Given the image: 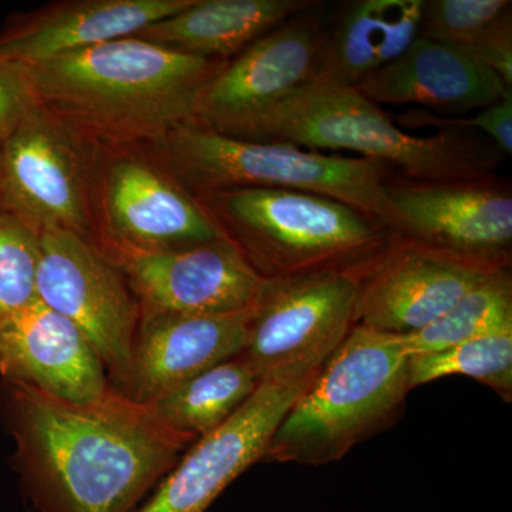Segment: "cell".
I'll return each instance as SVG.
<instances>
[{
	"label": "cell",
	"mask_w": 512,
	"mask_h": 512,
	"mask_svg": "<svg viewBox=\"0 0 512 512\" xmlns=\"http://www.w3.org/2000/svg\"><path fill=\"white\" fill-rule=\"evenodd\" d=\"M360 276L322 271L266 279L242 353L261 382L318 375L356 325Z\"/></svg>",
	"instance_id": "cell-9"
},
{
	"label": "cell",
	"mask_w": 512,
	"mask_h": 512,
	"mask_svg": "<svg viewBox=\"0 0 512 512\" xmlns=\"http://www.w3.org/2000/svg\"><path fill=\"white\" fill-rule=\"evenodd\" d=\"M497 271L397 237L360 276L356 325L419 332Z\"/></svg>",
	"instance_id": "cell-15"
},
{
	"label": "cell",
	"mask_w": 512,
	"mask_h": 512,
	"mask_svg": "<svg viewBox=\"0 0 512 512\" xmlns=\"http://www.w3.org/2000/svg\"><path fill=\"white\" fill-rule=\"evenodd\" d=\"M424 0H350L326 19L318 77L359 87L420 35Z\"/></svg>",
	"instance_id": "cell-20"
},
{
	"label": "cell",
	"mask_w": 512,
	"mask_h": 512,
	"mask_svg": "<svg viewBox=\"0 0 512 512\" xmlns=\"http://www.w3.org/2000/svg\"><path fill=\"white\" fill-rule=\"evenodd\" d=\"M93 222L92 239L101 247L153 251L224 238L156 144H99Z\"/></svg>",
	"instance_id": "cell-7"
},
{
	"label": "cell",
	"mask_w": 512,
	"mask_h": 512,
	"mask_svg": "<svg viewBox=\"0 0 512 512\" xmlns=\"http://www.w3.org/2000/svg\"><path fill=\"white\" fill-rule=\"evenodd\" d=\"M36 292L89 338L120 390L130 375L140 308L117 266L92 238L42 231Z\"/></svg>",
	"instance_id": "cell-10"
},
{
	"label": "cell",
	"mask_w": 512,
	"mask_h": 512,
	"mask_svg": "<svg viewBox=\"0 0 512 512\" xmlns=\"http://www.w3.org/2000/svg\"><path fill=\"white\" fill-rule=\"evenodd\" d=\"M261 384L244 355L205 370L148 404L165 426L195 440L227 421Z\"/></svg>",
	"instance_id": "cell-22"
},
{
	"label": "cell",
	"mask_w": 512,
	"mask_h": 512,
	"mask_svg": "<svg viewBox=\"0 0 512 512\" xmlns=\"http://www.w3.org/2000/svg\"><path fill=\"white\" fill-rule=\"evenodd\" d=\"M503 332H512V282L508 269L494 272L439 319L400 339L410 357Z\"/></svg>",
	"instance_id": "cell-23"
},
{
	"label": "cell",
	"mask_w": 512,
	"mask_h": 512,
	"mask_svg": "<svg viewBox=\"0 0 512 512\" xmlns=\"http://www.w3.org/2000/svg\"><path fill=\"white\" fill-rule=\"evenodd\" d=\"M511 12L510 0H424L419 36L464 50Z\"/></svg>",
	"instance_id": "cell-26"
},
{
	"label": "cell",
	"mask_w": 512,
	"mask_h": 512,
	"mask_svg": "<svg viewBox=\"0 0 512 512\" xmlns=\"http://www.w3.org/2000/svg\"><path fill=\"white\" fill-rule=\"evenodd\" d=\"M447 376L471 377L510 400L512 332L494 333L439 352L409 357L407 379L410 390Z\"/></svg>",
	"instance_id": "cell-24"
},
{
	"label": "cell",
	"mask_w": 512,
	"mask_h": 512,
	"mask_svg": "<svg viewBox=\"0 0 512 512\" xmlns=\"http://www.w3.org/2000/svg\"><path fill=\"white\" fill-rule=\"evenodd\" d=\"M156 146L195 198L245 188L311 192L343 202L396 234L386 188L397 174L379 161L238 140L194 120L173 128Z\"/></svg>",
	"instance_id": "cell-5"
},
{
	"label": "cell",
	"mask_w": 512,
	"mask_h": 512,
	"mask_svg": "<svg viewBox=\"0 0 512 512\" xmlns=\"http://www.w3.org/2000/svg\"><path fill=\"white\" fill-rule=\"evenodd\" d=\"M0 375L69 402H94L113 387L89 338L39 299L0 325Z\"/></svg>",
	"instance_id": "cell-17"
},
{
	"label": "cell",
	"mask_w": 512,
	"mask_h": 512,
	"mask_svg": "<svg viewBox=\"0 0 512 512\" xmlns=\"http://www.w3.org/2000/svg\"><path fill=\"white\" fill-rule=\"evenodd\" d=\"M225 63L128 36L26 69L46 109L100 146H130L194 120Z\"/></svg>",
	"instance_id": "cell-2"
},
{
	"label": "cell",
	"mask_w": 512,
	"mask_h": 512,
	"mask_svg": "<svg viewBox=\"0 0 512 512\" xmlns=\"http://www.w3.org/2000/svg\"><path fill=\"white\" fill-rule=\"evenodd\" d=\"M356 89L377 106H420L447 113L487 109L512 90L460 47L420 36Z\"/></svg>",
	"instance_id": "cell-19"
},
{
	"label": "cell",
	"mask_w": 512,
	"mask_h": 512,
	"mask_svg": "<svg viewBox=\"0 0 512 512\" xmlns=\"http://www.w3.org/2000/svg\"><path fill=\"white\" fill-rule=\"evenodd\" d=\"M97 247L123 274L140 316L247 311L266 281L225 238L153 251Z\"/></svg>",
	"instance_id": "cell-12"
},
{
	"label": "cell",
	"mask_w": 512,
	"mask_h": 512,
	"mask_svg": "<svg viewBox=\"0 0 512 512\" xmlns=\"http://www.w3.org/2000/svg\"><path fill=\"white\" fill-rule=\"evenodd\" d=\"M37 103L26 66L0 60V153Z\"/></svg>",
	"instance_id": "cell-28"
},
{
	"label": "cell",
	"mask_w": 512,
	"mask_h": 512,
	"mask_svg": "<svg viewBox=\"0 0 512 512\" xmlns=\"http://www.w3.org/2000/svg\"><path fill=\"white\" fill-rule=\"evenodd\" d=\"M194 0H57L10 16L0 30V60L32 64L134 36Z\"/></svg>",
	"instance_id": "cell-18"
},
{
	"label": "cell",
	"mask_w": 512,
	"mask_h": 512,
	"mask_svg": "<svg viewBox=\"0 0 512 512\" xmlns=\"http://www.w3.org/2000/svg\"><path fill=\"white\" fill-rule=\"evenodd\" d=\"M232 138L352 153L379 161L397 177L417 183L494 177L503 156L467 130H441L431 136L407 133L359 90L325 79L303 84Z\"/></svg>",
	"instance_id": "cell-3"
},
{
	"label": "cell",
	"mask_w": 512,
	"mask_h": 512,
	"mask_svg": "<svg viewBox=\"0 0 512 512\" xmlns=\"http://www.w3.org/2000/svg\"><path fill=\"white\" fill-rule=\"evenodd\" d=\"M316 0H194L136 37L204 59L229 62Z\"/></svg>",
	"instance_id": "cell-21"
},
{
	"label": "cell",
	"mask_w": 512,
	"mask_h": 512,
	"mask_svg": "<svg viewBox=\"0 0 512 512\" xmlns=\"http://www.w3.org/2000/svg\"><path fill=\"white\" fill-rule=\"evenodd\" d=\"M400 124L409 127H434L441 130H478L503 156L512 153V90L493 106L480 110L471 117L441 119L426 110H409Z\"/></svg>",
	"instance_id": "cell-27"
},
{
	"label": "cell",
	"mask_w": 512,
	"mask_h": 512,
	"mask_svg": "<svg viewBox=\"0 0 512 512\" xmlns=\"http://www.w3.org/2000/svg\"><path fill=\"white\" fill-rule=\"evenodd\" d=\"M387 200L396 234L490 269H510L512 190L498 175L451 183L394 177Z\"/></svg>",
	"instance_id": "cell-11"
},
{
	"label": "cell",
	"mask_w": 512,
	"mask_h": 512,
	"mask_svg": "<svg viewBox=\"0 0 512 512\" xmlns=\"http://www.w3.org/2000/svg\"><path fill=\"white\" fill-rule=\"evenodd\" d=\"M99 144L42 104L0 153V205L37 232L63 229L93 238V184Z\"/></svg>",
	"instance_id": "cell-8"
},
{
	"label": "cell",
	"mask_w": 512,
	"mask_h": 512,
	"mask_svg": "<svg viewBox=\"0 0 512 512\" xmlns=\"http://www.w3.org/2000/svg\"><path fill=\"white\" fill-rule=\"evenodd\" d=\"M265 279L322 271L363 275L399 237L343 202L281 188H245L197 198Z\"/></svg>",
	"instance_id": "cell-4"
},
{
	"label": "cell",
	"mask_w": 512,
	"mask_h": 512,
	"mask_svg": "<svg viewBox=\"0 0 512 512\" xmlns=\"http://www.w3.org/2000/svg\"><path fill=\"white\" fill-rule=\"evenodd\" d=\"M40 234L0 205V325L37 299Z\"/></svg>",
	"instance_id": "cell-25"
},
{
	"label": "cell",
	"mask_w": 512,
	"mask_h": 512,
	"mask_svg": "<svg viewBox=\"0 0 512 512\" xmlns=\"http://www.w3.org/2000/svg\"><path fill=\"white\" fill-rule=\"evenodd\" d=\"M326 19L325 3L318 2L225 63L205 87L195 123L235 136L262 111L316 79Z\"/></svg>",
	"instance_id": "cell-14"
},
{
	"label": "cell",
	"mask_w": 512,
	"mask_h": 512,
	"mask_svg": "<svg viewBox=\"0 0 512 512\" xmlns=\"http://www.w3.org/2000/svg\"><path fill=\"white\" fill-rule=\"evenodd\" d=\"M252 308L214 315L140 316L130 375L120 392L150 404L205 370L242 355Z\"/></svg>",
	"instance_id": "cell-16"
},
{
	"label": "cell",
	"mask_w": 512,
	"mask_h": 512,
	"mask_svg": "<svg viewBox=\"0 0 512 512\" xmlns=\"http://www.w3.org/2000/svg\"><path fill=\"white\" fill-rule=\"evenodd\" d=\"M407 362L400 336L353 326L286 413L264 458L319 466L346 456L402 407Z\"/></svg>",
	"instance_id": "cell-6"
},
{
	"label": "cell",
	"mask_w": 512,
	"mask_h": 512,
	"mask_svg": "<svg viewBox=\"0 0 512 512\" xmlns=\"http://www.w3.org/2000/svg\"><path fill=\"white\" fill-rule=\"evenodd\" d=\"M315 376L271 377L217 429L200 437L147 503L133 512H205L222 491L262 460L286 413Z\"/></svg>",
	"instance_id": "cell-13"
},
{
	"label": "cell",
	"mask_w": 512,
	"mask_h": 512,
	"mask_svg": "<svg viewBox=\"0 0 512 512\" xmlns=\"http://www.w3.org/2000/svg\"><path fill=\"white\" fill-rule=\"evenodd\" d=\"M5 413L39 512H133L195 441L114 386L80 403L5 380Z\"/></svg>",
	"instance_id": "cell-1"
},
{
	"label": "cell",
	"mask_w": 512,
	"mask_h": 512,
	"mask_svg": "<svg viewBox=\"0 0 512 512\" xmlns=\"http://www.w3.org/2000/svg\"><path fill=\"white\" fill-rule=\"evenodd\" d=\"M464 52L483 63L512 89V12Z\"/></svg>",
	"instance_id": "cell-29"
}]
</instances>
